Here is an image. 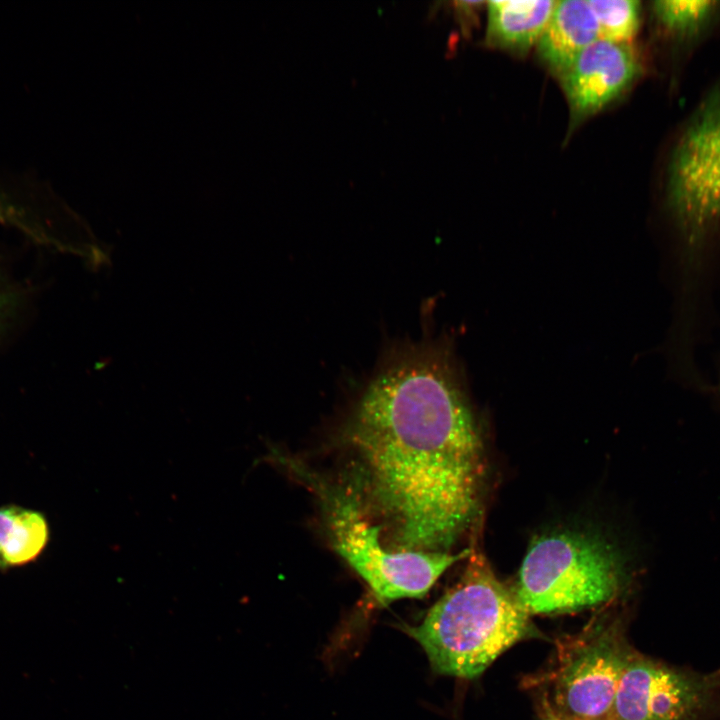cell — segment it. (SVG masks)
I'll use <instances>...</instances> for the list:
<instances>
[{
    "label": "cell",
    "instance_id": "cell-15",
    "mask_svg": "<svg viewBox=\"0 0 720 720\" xmlns=\"http://www.w3.org/2000/svg\"><path fill=\"white\" fill-rule=\"evenodd\" d=\"M9 305V296L0 289V318Z\"/></svg>",
    "mask_w": 720,
    "mask_h": 720
},
{
    "label": "cell",
    "instance_id": "cell-11",
    "mask_svg": "<svg viewBox=\"0 0 720 720\" xmlns=\"http://www.w3.org/2000/svg\"><path fill=\"white\" fill-rule=\"evenodd\" d=\"M50 540L46 516L19 505L0 506V571L37 560Z\"/></svg>",
    "mask_w": 720,
    "mask_h": 720
},
{
    "label": "cell",
    "instance_id": "cell-2",
    "mask_svg": "<svg viewBox=\"0 0 720 720\" xmlns=\"http://www.w3.org/2000/svg\"><path fill=\"white\" fill-rule=\"evenodd\" d=\"M440 674L473 679L532 632L530 615L495 576L486 557L470 552L459 580L407 627Z\"/></svg>",
    "mask_w": 720,
    "mask_h": 720
},
{
    "label": "cell",
    "instance_id": "cell-6",
    "mask_svg": "<svg viewBox=\"0 0 720 720\" xmlns=\"http://www.w3.org/2000/svg\"><path fill=\"white\" fill-rule=\"evenodd\" d=\"M720 691V672L699 674L632 655L616 692L612 720H701Z\"/></svg>",
    "mask_w": 720,
    "mask_h": 720
},
{
    "label": "cell",
    "instance_id": "cell-14",
    "mask_svg": "<svg viewBox=\"0 0 720 720\" xmlns=\"http://www.w3.org/2000/svg\"><path fill=\"white\" fill-rule=\"evenodd\" d=\"M543 720H573V719H569V718H566V717L560 715L553 709V707L551 708L548 705H546L545 710H544Z\"/></svg>",
    "mask_w": 720,
    "mask_h": 720
},
{
    "label": "cell",
    "instance_id": "cell-3",
    "mask_svg": "<svg viewBox=\"0 0 720 720\" xmlns=\"http://www.w3.org/2000/svg\"><path fill=\"white\" fill-rule=\"evenodd\" d=\"M269 457L287 466L313 492L334 549L382 602L422 597L449 567L471 552L395 550L384 543L381 527L352 484L333 480L279 453Z\"/></svg>",
    "mask_w": 720,
    "mask_h": 720
},
{
    "label": "cell",
    "instance_id": "cell-8",
    "mask_svg": "<svg viewBox=\"0 0 720 720\" xmlns=\"http://www.w3.org/2000/svg\"><path fill=\"white\" fill-rule=\"evenodd\" d=\"M630 43L598 39L559 77L572 120L581 121L619 97L640 72Z\"/></svg>",
    "mask_w": 720,
    "mask_h": 720
},
{
    "label": "cell",
    "instance_id": "cell-5",
    "mask_svg": "<svg viewBox=\"0 0 720 720\" xmlns=\"http://www.w3.org/2000/svg\"><path fill=\"white\" fill-rule=\"evenodd\" d=\"M667 194L689 232L720 219V83L696 108L673 149Z\"/></svg>",
    "mask_w": 720,
    "mask_h": 720
},
{
    "label": "cell",
    "instance_id": "cell-1",
    "mask_svg": "<svg viewBox=\"0 0 720 720\" xmlns=\"http://www.w3.org/2000/svg\"><path fill=\"white\" fill-rule=\"evenodd\" d=\"M449 351L410 345L376 372L345 440L354 484L395 550L448 552L480 506L484 450Z\"/></svg>",
    "mask_w": 720,
    "mask_h": 720
},
{
    "label": "cell",
    "instance_id": "cell-9",
    "mask_svg": "<svg viewBox=\"0 0 720 720\" xmlns=\"http://www.w3.org/2000/svg\"><path fill=\"white\" fill-rule=\"evenodd\" d=\"M598 39L597 20L588 0L557 1L536 47L542 62L559 78Z\"/></svg>",
    "mask_w": 720,
    "mask_h": 720
},
{
    "label": "cell",
    "instance_id": "cell-10",
    "mask_svg": "<svg viewBox=\"0 0 720 720\" xmlns=\"http://www.w3.org/2000/svg\"><path fill=\"white\" fill-rule=\"evenodd\" d=\"M554 0H502L487 3L486 43L517 54L536 46L556 6Z\"/></svg>",
    "mask_w": 720,
    "mask_h": 720
},
{
    "label": "cell",
    "instance_id": "cell-13",
    "mask_svg": "<svg viewBox=\"0 0 720 720\" xmlns=\"http://www.w3.org/2000/svg\"><path fill=\"white\" fill-rule=\"evenodd\" d=\"M714 1H656L653 10L658 20L669 30L687 34L695 31L712 14Z\"/></svg>",
    "mask_w": 720,
    "mask_h": 720
},
{
    "label": "cell",
    "instance_id": "cell-7",
    "mask_svg": "<svg viewBox=\"0 0 720 720\" xmlns=\"http://www.w3.org/2000/svg\"><path fill=\"white\" fill-rule=\"evenodd\" d=\"M631 656L614 631L592 637L561 668L553 709L573 720H612L618 685Z\"/></svg>",
    "mask_w": 720,
    "mask_h": 720
},
{
    "label": "cell",
    "instance_id": "cell-4",
    "mask_svg": "<svg viewBox=\"0 0 720 720\" xmlns=\"http://www.w3.org/2000/svg\"><path fill=\"white\" fill-rule=\"evenodd\" d=\"M622 579L621 561L608 544L584 534L553 533L530 545L513 592L530 616L570 612L610 600Z\"/></svg>",
    "mask_w": 720,
    "mask_h": 720
},
{
    "label": "cell",
    "instance_id": "cell-12",
    "mask_svg": "<svg viewBox=\"0 0 720 720\" xmlns=\"http://www.w3.org/2000/svg\"><path fill=\"white\" fill-rule=\"evenodd\" d=\"M597 20L600 39L629 43L640 24V2L636 0H588Z\"/></svg>",
    "mask_w": 720,
    "mask_h": 720
}]
</instances>
